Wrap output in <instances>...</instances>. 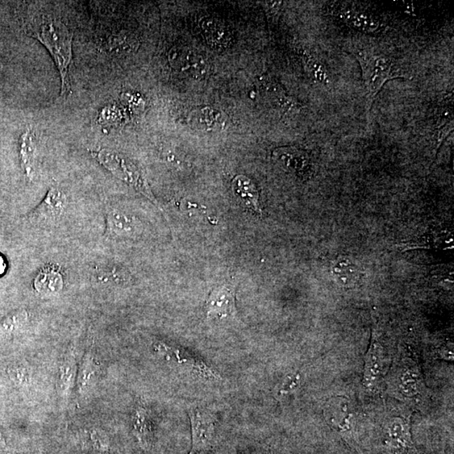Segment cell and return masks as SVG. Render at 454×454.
Returning <instances> with one entry per match:
<instances>
[{
  "instance_id": "1",
  "label": "cell",
  "mask_w": 454,
  "mask_h": 454,
  "mask_svg": "<svg viewBox=\"0 0 454 454\" xmlns=\"http://www.w3.org/2000/svg\"><path fill=\"white\" fill-rule=\"evenodd\" d=\"M29 36L43 43L59 71L61 97L70 93L69 68L72 62L73 32L62 20L49 14L37 15L27 26Z\"/></svg>"
},
{
  "instance_id": "2",
  "label": "cell",
  "mask_w": 454,
  "mask_h": 454,
  "mask_svg": "<svg viewBox=\"0 0 454 454\" xmlns=\"http://www.w3.org/2000/svg\"><path fill=\"white\" fill-rule=\"evenodd\" d=\"M90 153L99 164L110 171L116 178L132 186L150 201L156 203L148 181L146 180L139 166L131 159L122 154L106 148L92 150Z\"/></svg>"
},
{
  "instance_id": "3",
  "label": "cell",
  "mask_w": 454,
  "mask_h": 454,
  "mask_svg": "<svg viewBox=\"0 0 454 454\" xmlns=\"http://www.w3.org/2000/svg\"><path fill=\"white\" fill-rule=\"evenodd\" d=\"M362 69L366 90V114L369 118L374 99L387 81L398 78L393 75L394 64L390 58L376 54L360 53L357 56Z\"/></svg>"
},
{
  "instance_id": "4",
  "label": "cell",
  "mask_w": 454,
  "mask_h": 454,
  "mask_svg": "<svg viewBox=\"0 0 454 454\" xmlns=\"http://www.w3.org/2000/svg\"><path fill=\"white\" fill-rule=\"evenodd\" d=\"M192 430V448L190 454L207 451L214 443L215 420L213 414L199 407L188 410Z\"/></svg>"
},
{
  "instance_id": "5",
  "label": "cell",
  "mask_w": 454,
  "mask_h": 454,
  "mask_svg": "<svg viewBox=\"0 0 454 454\" xmlns=\"http://www.w3.org/2000/svg\"><path fill=\"white\" fill-rule=\"evenodd\" d=\"M169 60L178 72L194 78H203L209 71L210 65L205 57L186 47H174L170 50Z\"/></svg>"
},
{
  "instance_id": "6",
  "label": "cell",
  "mask_w": 454,
  "mask_h": 454,
  "mask_svg": "<svg viewBox=\"0 0 454 454\" xmlns=\"http://www.w3.org/2000/svg\"><path fill=\"white\" fill-rule=\"evenodd\" d=\"M331 10L337 19L358 31L376 33L381 30V22L376 16L353 5L336 3Z\"/></svg>"
},
{
  "instance_id": "7",
  "label": "cell",
  "mask_w": 454,
  "mask_h": 454,
  "mask_svg": "<svg viewBox=\"0 0 454 454\" xmlns=\"http://www.w3.org/2000/svg\"><path fill=\"white\" fill-rule=\"evenodd\" d=\"M208 318H234L236 315V287L225 284L212 290L206 304Z\"/></svg>"
},
{
  "instance_id": "8",
  "label": "cell",
  "mask_w": 454,
  "mask_h": 454,
  "mask_svg": "<svg viewBox=\"0 0 454 454\" xmlns=\"http://www.w3.org/2000/svg\"><path fill=\"white\" fill-rule=\"evenodd\" d=\"M68 199L59 188L52 187L43 201L32 212L31 218L36 223L55 222L64 214Z\"/></svg>"
},
{
  "instance_id": "9",
  "label": "cell",
  "mask_w": 454,
  "mask_h": 454,
  "mask_svg": "<svg viewBox=\"0 0 454 454\" xmlns=\"http://www.w3.org/2000/svg\"><path fill=\"white\" fill-rule=\"evenodd\" d=\"M386 366V354L384 348L373 336L369 351L365 357L364 383L366 387L371 388L376 385L384 374Z\"/></svg>"
},
{
  "instance_id": "10",
  "label": "cell",
  "mask_w": 454,
  "mask_h": 454,
  "mask_svg": "<svg viewBox=\"0 0 454 454\" xmlns=\"http://www.w3.org/2000/svg\"><path fill=\"white\" fill-rule=\"evenodd\" d=\"M232 188L236 197L239 198L246 207L262 214L260 203V192L254 183L244 175H237L233 178Z\"/></svg>"
},
{
  "instance_id": "11",
  "label": "cell",
  "mask_w": 454,
  "mask_h": 454,
  "mask_svg": "<svg viewBox=\"0 0 454 454\" xmlns=\"http://www.w3.org/2000/svg\"><path fill=\"white\" fill-rule=\"evenodd\" d=\"M424 384L420 370L416 365H406L397 378V388L405 397H415L423 389Z\"/></svg>"
},
{
  "instance_id": "12",
  "label": "cell",
  "mask_w": 454,
  "mask_h": 454,
  "mask_svg": "<svg viewBox=\"0 0 454 454\" xmlns=\"http://www.w3.org/2000/svg\"><path fill=\"white\" fill-rule=\"evenodd\" d=\"M276 160L299 175L306 174L310 170V158L305 152L295 148H281L274 152Z\"/></svg>"
},
{
  "instance_id": "13",
  "label": "cell",
  "mask_w": 454,
  "mask_h": 454,
  "mask_svg": "<svg viewBox=\"0 0 454 454\" xmlns=\"http://www.w3.org/2000/svg\"><path fill=\"white\" fill-rule=\"evenodd\" d=\"M64 281L59 271L45 268L40 271L34 281L36 292L43 297H53L64 289Z\"/></svg>"
},
{
  "instance_id": "14",
  "label": "cell",
  "mask_w": 454,
  "mask_h": 454,
  "mask_svg": "<svg viewBox=\"0 0 454 454\" xmlns=\"http://www.w3.org/2000/svg\"><path fill=\"white\" fill-rule=\"evenodd\" d=\"M203 36L207 43L216 49L228 48L232 41V35L227 27L218 20L205 18L201 22Z\"/></svg>"
},
{
  "instance_id": "15",
  "label": "cell",
  "mask_w": 454,
  "mask_h": 454,
  "mask_svg": "<svg viewBox=\"0 0 454 454\" xmlns=\"http://www.w3.org/2000/svg\"><path fill=\"white\" fill-rule=\"evenodd\" d=\"M387 436L390 448L402 450L411 446L410 425L406 420L399 418L391 419L387 426Z\"/></svg>"
},
{
  "instance_id": "16",
  "label": "cell",
  "mask_w": 454,
  "mask_h": 454,
  "mask_svg": "<svg viewBox=\"0 0 454 454\" xmlns=\"http://www.w3.org/2000/svg\"><path fill=\"white\" fill-rule=\"evenodd\" d=\"M36 139L31 130L24 132L20 140V161L24 174L32 180L36 171Z\"/></svg>"
},
{
  "instance_id": "17",
  "label": "cell",
  "mask_w": 454,
  "mask_h": 454,
  "mask_svg": "<svg viewBox=\"0 0 454 454\" xmlns=\"http://www.w3.org/2000/svg\"><path fill=\"white\" fill-rule=\"evenodd\" d=\"M328 422L337 430L348 431L350 429V413L348 404L343 398H333L329 401L325 412Z\"/></svg>"
},
{
  "instance_id": "18",
  "label": "cell",
  "mask_w": 454,
  "mask_h": 454,
  "mask_svg": "<svg viewBox=\"0 0 454 454\" xmlns=\"http://www.w3.org/2000/svg\"><path fill=\"white\" fill-rule=\"evenodd\" d=\"M106 228L105 235L107 237H118L130 234L132 232L131 220L122 212L110 208L106 211Z\"/></svg>"
},
{
  "instance_id": "19",
  "label": "cell",
  "mask_w": 454,
  "mask_h": 454,
  "mask_svg": "<svg viewBox=\"0 0 454 454\" xmlns=\"http://www.w3.org/2000/svg\"><path fill=\"white\" fill-rule=\"evenodd\" d=\"M134 434L141 444L147 447L152 434V423L148 411L143 406L136 408L132 418Z\"/></svg>"
},
{
  "instance_id": "20",
  "label": "cell",
  "mask_w": 454,
  "mask_h": 454,
  "mask_svg": "<svg viewBox=\"0 0 454 454\" xmlns=\"http://www.w3.org/2000/svg\"><path fill=\"white\" fill-rule=\"evenodd\" d=\"M333 273L337 282L345 287H352L356 285L360 273L355 265L348 261H341L337 262L333 269Z\"/></svg>"
},
{
  "instance_id": "21",
  "label": "cell",
  "mask_w": 454,
  "mask_h": 454,
  "mask_svg": "<svg viewBox=\"0 0 454 454\" xmlns=\"http://www.w3.org/2000/svg\"><path fill=\"white\" fill-rule=\"evenodd\" d=\"M59 380H58V389L62 395H68L72 389L75 376H76V364L73 355L66 357L62 362L60 368Z\"/></svg>"
},
{
  "instance_id": "22",
  "label": "cell",
  "mask_w": 454,
  "mask_h": 454,
  "mask_svg": "<svg viewBox=\"0 0 454 454\" xmlns=\"http://www.w3.org/2000/svg\"><path fill=\"white\" fill-rule=\"evenodd\" d=\"M85 360H83L80 377H79V386L83 392L89 390L90 387L94 384L95 380L98 378L99 366L94 362L93 357L86 355Z\"/></svg>"
},
{
  "instance_id": "23",
  "label": "cell",
  "mask_w": 454,
  "mask_h": 454,
  "mask_svg": "<svg viewBox=\"0 0 454 454\" xmlns=\"http://www.w3.org/2000/svg\"><path fill=\"white\" fill-rule=\"evenodd\" d=\"M220 118L222 116H220V112L210 109V108H205V109L199 110L197 113H194L193 120H195L199 127L209 129L222 124V120Z\"/></svg>"
},
{
  "instance_id": "24",
  "label": "cell",
  "mask_w": 454,
  "mask_h": 454,
  "mask_svg": "<svg viewBox=\"0 0 454 454\" xmlns=\"http://www.w3.org/2000/svg\"><path fill=\"white\" fill-rule=\"evenodd\" d=\"M122 111L115 106H109L104 108L99 113L98 122L102 126H118L122 122Z\"/></svg>"
},
{
  "instance_id": "25",
  "label": "cell",
  "mask_w": 454,
  "mask_h": 454,
  "mask_svg": "<svg viewBox=\"0 0 454 454\" xmlns=\"http://www.w3.org/2000/svg\"><path fill=\"white\" fill-rule=\"evenodd\" d=\"M27 313L24 311H15V313L8 316L3 320L0 326V332L2 333H11L13 332L27 322Z\"/></svg>"
},
{
  "instance_id": "26",
  "label": "cell",
  "mask_w": 454,
  "mask_h": 454,
  "mask_svg": "<svg viewBox=\"0 0 454 454\" xmlns=\"http://www.w3.org/2000/svg\"><path fill=\"white\" fill-rule=\"evenodd\" d=\"M305 65L306 69L311 78L320 83H326L327 81V70L318 59L311 57H307Z\"/></svg>"
},
{
  "instance_id": "27",
  "label": "cell",
  "mask_w": 454,
  "mask_h": 454,
  "mask_svg": "<svg viewBox=\"0 0 454 454\" xmlns=\"http://www.w3.org/2000/svg\"><path fill=\"white\" fill-rule=\"evenodd\" d=\"M299 381H301L299 374L287 377L280 390L281 395H285L293 393L298 388Z\"/></svg>"
},
{
  "instance_id": "28",
  "label": "cell",
  "mask_w": 454,
  "mask_h": 454,
  "mask_svg": "<svg viewBox=\"0 0 454 454\" xmlns=\"http://www.w3.org/2000/svg\"><path fill=\"white\" fill-rule=\"evenodd\" d=\"M122 99V101L126 103L129 107L132 108V109L139 110L141 107L144 106L143 99L139 95L126 93L123 94Z\"/></svg>"
},
{
  "instance_id": "29",
  "label": "cell",
  "mask_w": 454,
  "mask_h": 454,
  "mask_svg": "<svg viewBox=\"0 0 454 454\" xmlns=\"http://www.w3.org/2000/svg\"><path fill=\"white\" fill-rule=\"evenodd\" d=\"M6 262L2 255H0V276L5 274L6 270Z\"/></svg>"
},
{
  "instance_id": "30",
  "label": "cell",
  "mask_w": 454,
  "mask_h": 454,
  "mask_svg": "<svg viewBox=\"0 0 454 454\" xmlns=\"http://www.w3.org/2000/svg\"><path fill=\"white\" fill-rule=\"evenodd\" d=\"M243 454H256V453H243Z\"/></svg>"
}]
</instances>
